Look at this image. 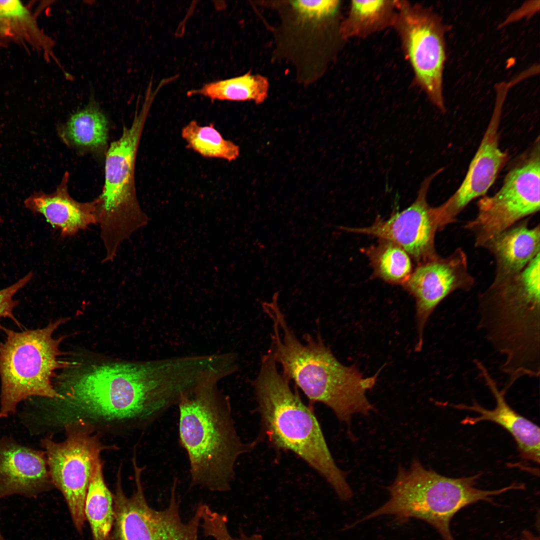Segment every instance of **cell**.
Instances as JSON below:
<instances>
[{
  "instance_id": "obj_1",
  "label": "cell",
  "mask_w": 540,
  "mask_h": 540,
  "mask_svg": "<svg viewBox=\"0 0 540 540\" xmlns=\"http://www.w3.org/2000/svg\"><path fill=\"white\" fill-rule=\"evenodd\" d=\"M198 356L94 366L68 384L63 400L88 418L152 422L203 379Z\"/></svg>"
},
{
  "instance_id": "obj_2",
  "label": "cell",
  "mask_w": 540,
  "mask_h": 540,
  "mask_svg": "<svg viewBox=\"0 0 540 540\" xmlns=\"http://www.w3.org/2000/svg\"><path fill=\"white\" fill-rule=\"evenodd\" d=\"M278 296L275 292L261 306L272 321L270 348L282 373L310 400L327 406L348 426L354 414L367 416L374 411L366 394L375 385L382 368L365 377L355 365L343 364L326 345L320 331L316 336L304 335V342L300 340L280 308Z\"/></svg>"
},
{
  "instance_id": "obj_3",
  "label": "cell",
  "mask_w": 540,
  "mask_h": 540,
  "mask_svg": "<svg viewBox=\"0 0 540 540\" xmlns=\"http://www.w3.org/2000/svg\"><path fill=\"white\" fill-rule=\"evenodd\" d=\"M540 256L478 296V328L504 357L500 369L510 385L540 374Z\"/></svg>"
},
{
  "instance_id": "obj_4",
  "label": "cell",
  "mask_w": 540,
  "mask_h": 540,
  "mask_svg": "<svg viewBox=\"0 0 540 540\" xmlns=\"http://www.w3.org/2000/svg\"><path fill=\"white\" fill-rule=\"evenodd\" d=\"M226 377L219 374L202 381L177 406L179 441L188 456L191 487L229 491L237 460L251 448L238 435L230 398L219 388Z\"/></svg>"
},
{
  "instance_id": "obj_5",
  "label": "cell",
  "mask_w": 540,
  "mask_h": 540,
  "mask_svg": "<svg viewBox=\"0 0 540 540\" xmlns=\"http://www.w3.org/2000/svg\"><path fill=\"white\" fill-rule=\"evenodd\" d=\"M290 380L278 372L270 348L262 358L252 381L264 428L272 442L300 456L322 476L343 500L353 492L346 473L340 469L327 446L318 422L293 390Z\"/></svg>"
},
{
  "instance_id": "obj_6",
  "label": "cell",
  "mask_w": 540,
  "mask_h": 540,
  "mask_svg": "<svg viewBox=\"0 0 540 540\" xmlns=\"http://www.w3.org/2000/svg\"><path fill=\"white\" fill-rule=\"evenodd\" d=\"M480 474L453 478L425 468L414 458L408 468L400 466L396 477L387 490L388 500L376 510L354 523L382 515H391L404 523L411 518L433 526L444 540H455L450 530L454 516L464 508L493 496L520 489L518 484L494 490L476 487Z\"/></svg>"
},
{
  "instance_id": "obj_7",
  "label": "cell",
  "mask_w": 540,
  "mask_h": 540,
  "mask_svg": "<svg viewBox=\"0 0 540 540\" xmlns=\"http://www.w3.org/2000/svg\"><path fill=\"white\" fill-rule=\"evenodd\" d=\"M154 98L146 96L129 126L106 152L104 182L94 200L96 224L106 250L103 262H112L120 244L147 222L139 205L134 182V167L142 130Z\"/></svg>"
},
{
  "instance_id": "obj_8",
  "label": "cell",
  "mask_w": 540,
  "mask_h": 540,
  "mask_svg": "<svg viewBox=\"0 0 540 540\" xmlns=\"http://www.w3.org/2000/svg\"><path fill=\"white\" fill-rule=\"evenodd\" d=\"M62 318L42 328L17 332L0 324V418L15 412L19 402L30 396L64 397L55 389L56 372L72 364L61 360L64 337L55 338L58 328L68 320Z\"/></svg>"
},
{
  "instance_id": "obj_9",
  "label": "cell",
  "mask_w": 540,
  "mask_h": 540,
  "mask_svg": "<svg viewBox=\"0 0 540 540\" xmlns=\"http://www.w3.org/2000/svg\"><path fill=\"white\" fill-rule=\"evenodd\" d=\"M392 28L400 38L415 84L436 108L444 112L443 73L448 28L432 8L405 0H396Z\"/></svg>"
},
{
  "instance_id": "obj_10",
  "label": "cell",
  "mask_w": 540,
  "mask_h": 540,
  "mask_svg": "<svg viewBox=\"0 0 540 540\" xmlns=\"http://www.w3.org/2000/svg\"><path fill=\"white\" fill-rule=\"evenodd\" d=\"M540 148L539 138L530 152L506 175L492 196L477 203L478 214L464 228L470 232L477 248L517 222L540 210Z\"/></svg>"
},
{
  "instance_id": "obj_11",
  "label": "cell",
  "mask_w": 540,
  "mask_h": 540,
  "mask_svg": "<svg viewBox=\"0 0 540 540\" xmlns=\"http://www.w3.org/2000/svg\"><path fill=\"white\" fill-rule=\"evenodd\" d=\"M134 480L136 489L132 496L125 494L120 484L116 486L113 494L117 540H198L202 504L188 521H183L176 492L177 478L173 480L168 504L161 510L148 503L141 476H136Z\"/></svg>"
},
{
  "instance_id": "obj_12",
  "label": "cell",
  "mask_w": 540,
  "mask_h": 540,
  "mask_svg": "<svg viewBox=\"0 0 540 540\" xmlns=\"http://www.w3.org/2000/svg\"><path fill=\"white\" fill-rule=\"evenodd\" d=\"M42 444L52 484L64 496L73 523L81 532L90 480L105 447L88 428L80 424L68 426L64 441L57 442L47 438Z\"/></svg>"
},
{
  "instance_id": "obj_13",
  "label": "cell",
  "mask_w": 540,
  "mask_h": 540,
  "mask_svg": "<svg viewBox=\"0 0 540 540\" xmlns=\"http://www.w3.org/2000/svg\"><path fill=\"white\" fill-rule=\"evenodd\" d=\"M442 170L426 176L414 201L404 210L393 212L388 219L378 216L368 226H339L337 228L391 241L406 250L418 264L436 257L438 254L434 241L440 231V222L436 207L429 205L426 196L432 182Z\"/></svg>"
},
{
  "instance_id": "obj_14",
  "label": "cell",
  "mask_w": 540,
  "mask_h": 540,
  "mask_svg": "<svg viewBox=\"0 0 540 540\" xmlns=\"http://www.w3.org/2000/svg\"><path fill=\"white\" fill-rule=\"evenodd\" d=\"M474 283L466 254L461 248L448 256H438L417 264L402 286L416 302V352L423 348L426 326L438 306L456 290L469 292Z\"/></svg>"
},
{
  "instance_id": "obj_15",
  "label": "cell",
  "mask_w": 540,
  "mask_h": 540,
  "mask_svg": "<svg viewBox=\"0 0 540 540\" xmlns=\"http://www.w3.org/2000/svg\"><path fill=\"white\" fill-rule=\"evenodd\" d=\"M506 96L496 93L494 111L480 146L462 182L456 192L437 206L440 226L444 230L456 222L458 214L472 200L484 196L508 160L499 147L498 126Z\"/></svg>"
},
{
  "instance_id": "obj_16",
  "label": "cell",
  "mask_w": 540,
  "mask_h": 540,
  "mask_svg": "<svg viewBox=\"0 0 540 540\" xmlns=\"http://www.w3.org/2000/svg\"><path fill=\"white\" fill-rule=\"evenodd\" d=\"M45 452L0 438V500L18 494L35 498L53 486Z\"/></svg>"
},
{
  "instance_id": "obj_17",
  "label": "cell",
  "mask_w": 540,
  "mask_h": 540,
  "mask_svg": "<svg viewBox=\"0 0 540 540\" xmlns=\"http://www.w3.org/2000/svg\"><path fill=\"white\" fill-rule=\"evenodd\" d=\"M480 376L495 399L496 407L487 410L476 402L472 405L451 404L454 408L474 412L476 417H466L462 423L474 424L488 420L499 424L506 429L514 439L521 457L527 460L539 464L540 456V430L539 426L516 412L508 404L505 398L506 392L500 390L494 380L485 366L478 360H474Z\"/></svg>"
},
{
  "instance_id": "obj_18",
  "label": "cell",
  "mask_w": 540,
  "mask_h": 540,
  "mask_svg": "<svg viewBox=\"0 0 540 540\" xmlns=\"http://www.w3.org/2000/svg\"><path fill=\"white\" fill-rule=\"evenodd\" d=\"M68 178L69 173L66 172L53 192H36L24 201L27 208L42 214L63 238L96 224L94 200L82 202L74 199L68 192Z\"/></svg>"
},
{
  "instance_id": "obj_19",
  "label": "cell",
  "mask_w": 540,
  "mask_h": 540,
  "mask_svg": "<svg viewBox=\"0 0 540 540\" xmlns=\"http://www.w3.org/2000/svg\"><path fill=\"white\" fill-rule=\"evenodd\" d=\"M496 264L494 282L520 272L538 254L540 228H529L528 220H522L494 237L486 245Z\"/></svg>"
},
{
  "instance_id": "obj_20",
  "label": "cell",
  "mask_w": 540,
  "mask_h": 540,
  "mask_svg": "<svg viewBox=\"0 0 540 540\" xmlns=\"http://www.w3.org/2000/svg\"><path fill=\"white\" fill-rule=\"evenodd\" d=\"M108 130L106 118L93 96L58 128L60 138L68 146L79 152L95 154L106 150Z\"/></svg>"
},
{
  "instance_id": "obj_21",
  "label": "cell",
  "mask_w": 540,
  "mask_h": 540,
  "mask_svg": "<svg viewBox=\"0 0 540 540\" xmlns=\"http://www.w3.org/2000/svg\"><path fill=\"white\" fill-rule=\"evenodd\" d=\"M396 13V0H351L340 24V36L345 41L364 38L392 28Z\"/></svg>"
},
{
  "instance_id": "obj_22",
  "label": "cell",
  "mask_w": 540,
  "mask_h": 540,
  "mask_svg": "<svg viewBox=\"0 0 540 540\" xmlns=\"http://www.w3.org/2000/svg\"><path fill=\"white\" fill-rule=\"evenodd\" d=\"M84 515L90 526L92 540H112L114 524V496L108 488L100 460L92 474L84 503Z\"/></svg>"
},
{
  "instance_id": "obj_23",
  "label": "cell",
  "mask_w": 540,
  "mask_h": 540,
  "mask_svg": "<svg viewBox=\"0 0 540 540\" xmlns=\"http://www.w3.org/2000/svg\"><path fill=\"white\" fill-rule=\"evenodd\" d=\"M268 89L269 82L266 77L248 72L238 76L208 82L188 94L200 95L212 100H252L260 104L267 98Z\"/></svg>"
},
{
  "instance_id": "obj_24",
  "label": "cell",
  "mask_w": 540,
  "mask_h": 540,
  "mask_svg": "<svg viewBox=\"0 0 540 540\" xmlns=\"http://www.w3.org/2000/svg\"><path fill=\"white\" fill-rule=\"evenodd\" d=\"M368 258L372 268V276L384 282L402 286L412 271L410 256L397 244L378 239V243L360 249Z\"/></svg>"
},
{
  "instance_id": "obj_25",
  "label": "cell",
  "mask_w": 540,
  "mask_h": 540,
  "mask_svg": "<svg viewBox=\"0 0 540 540\" xmlns=\"http://www.w3.org/2000/svg\"><path fill=\"white\" fill-rule=\"evenodd\" d=\"M0 34L32 42L50 51L52 41L38 28L28 10L19 0H0Z\"/></svg>"
},
{
  "instance_id": "obj_26",
  "label": "cell",
  "mask_w": 540,
  "mask_h": 540,
  "mask_svg": "<svg viewBox=\"0 0 540 540\" xmlns=\"http://www.w3.org/2000/svg\"><path fill=\"white\" fill-rule=\"evenodd\" d=\"M181 135L189 148L204 157L230 162L240 156V147L224 138L212 124L202 126L192 120L182 129Z\"/></svg>"
},
{
  "instance_id": "obj_27",
  "label": "cell",
  "mask_w": 540,
  "mask_h": 540,
  "mask_svg": "<svg viewBox=\"0 0 540 540\" xmlns=\"http://www.w3.org/2000/svg\"><path fill=\"white\" fill-rule=\"evenodd\" d=\"M33 276V272H30L14 284L0 290V319L8 318L20 326L14 314V308L19 304V301L14 300V296L30 282Z\"/></svg>"
},
{
  "instance_id": "obj_28",
  "label": "cell",
  "mask_w": 540,
  "mask_h": 540,
  "mask_svg": "<svg viewBox=\"0 0 540 540\" xmlns=\"http://www.w3.org/2000/svg\"><path fill=\"white\" fill-rule=\"evenodd\" d=\"M540 1L530 0L512 12L501 24L500 27L517 22L523 18L532 17L539 10Z\"/></svg>"
},
{
  "instance_id": "obj_29",
  "label": "cell",
  "mask_w": 540,
  "mask_h": 540,
  "mask_svg": "<svg viewBox=\"0 0 540 540\" xmlns=\"http://www.w3.org/2000/svg\"><path fill=\"white\" fill-rule=\"evenodd\" d=\"M0 540H5V539L3 537L2 535L1 534L0 531Z\"/></svg>"
}]
</instances>
